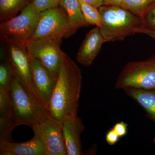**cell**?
I'll return each mask as SVG.
<instances>
[{
    "instance_id": "3",
    "label": "cell",
    "mask_w": 155,
    "mask_h": 155,
    "mask_svg": "<svg viewBox=\"0 0 155 155\" xmlns=\"http://www.w3.org/2000/svg\"><path fill=\"white\" fill-rule=\"evenodd\" d=\"M9 93L12 106V130L20 125L31 128L50 115L48 110L14 76Z\"/></svg>"
},
{
    "instance_id": "12",
    "label": "cell",
    "mask_w": 155,
    "mask_h": 155,
    "mask_svg": "<svg viewBox=\"0 0 155 155\" xmlns=\"http://www.w3.org/2000/svg\"><path fill=\"white\" fill-rule=\"evenodd\" d=\"M63 132L67 155L82 154L81 135L85 129L82 119L78 116L63 122Z\"/></svg>"
},
{
    "instance_id": "11",
    "label": "cell",
    "mask_w": 155,
    "mask_h": 155,
    "mask_svg": "<svg viewBox=\"0 0 155 155\" xmlns=\"http://www.w3.org/2000/svg\"><path fill=\"white\" fill-rule=\"evenodd\" d=\"M104 40L99 27L96 26L89 31L84 40L76 56L79 64L91 66L99 53Z\"/></svg>"
},
{
    "instance_id": "5",
    "label": "cell",
    "mask_w": 155,
    "mask_h": 155,
    "mask_svg": "<svg viewBox=\"0 0 155 155\" xmlns=\"http://www.w3.org/2000/svg\"><path fill=\"white\" fill-rule=\"evenodd\" d=\"M115 88L155 89V55L127 63L116 79Z\"/></svg>"
},
{
    "instance_id": "15",
    "label": "cell",
    "mask_w": 155,
    "mask_h": 155,
    "mask_svg": "<svg viewBox=\"0 0 155 155\" xmlns=\"http://www.w3.org/2000/svg\"><path fill=\"white\" fill-rule=\"evenodd\" d=\"M124 90L128 96L141 106L147 116L155 122V89L127 88Z\"/></svg>"
},
{
    "instance_id": "6",
    "label": "cell",
    "mask_w": 155,
    "mask_h": 155,
    "mask_svg": "<svg viewBox=\"0 0 155 155\" xmlns=\"http://www.w3.org/2000/svg\"><path fill=\"white\" fill-rule=\"evenodd\" d=\"M61 40L42 38L31 41L26 46L30 55L39 61L57 78L65 53L61 50Z\"/></svg>"
},
{
    "instance_id": "9",
    "label": "cell",
    "mask_w": 155,
    "mask_h": 155,
    "mask_svg": "<svg viewBox=\"0 0 155 155\" xmlns=\"http://www.w3.org/2000/svg\"><path fill=\"white\" fill-rule=\"evenodd\" d=\"M2 43L13 75L37 99L32 86L31 57L26 47Z\"/></svg>"
},
{
    "instance_id": "8",
    "label": "cell",
    "mask_w": 155,
    "mask_h": 155,
    "mask_svg": "<svg viewBox=\"0 0 155 155\" xmlns=\"http://www.w3.org/2000/svg\"><path fill=\"white\" fill-rule=\"evenodd\" d=\"M31 128L42 143L46 155H67L62 121L49 115Z\"/></svg>"
},
{
    "instance_id": "23",
    "label": "cell",
    "mask_w": 155,
    "mask_h": 155,
    "mask_svg": "<svg viewBox=\"0 0 155 155\" xmlns=\"http://www.w3.org/2000/svg\"><path fill=\"white\" fill-rule=\"evenodd\" d=\"M128 125L127 123L121 121L116 123L114 125L113 128L115 132L119 135L120 137H123L126 135L127 132Z\"/></svg>"
},
{
    "instance_id": "10",
    "label": "cell",
    "mask_w": 155,
    "mask_h": 155,
    "mask_svg": "<svg viewBox=\"0 0 155 155\" xmlns=\"http://www.w3.org/2000/svg\"><path fill=\"white\" fill-rule=\"evenodd\" d=\"M31 57L34 91L38 101L48 110L58 78L37 59Z\"/></svg>"
},
{
    "instance_id": "7",
    "label": "cell",
    "mask_w": 155,
    "mask_h": 155,
    "mask_svg": "<svg viewBox=\"0 0 155 155\" xmlns=\"http://www.w3.org/2000/svg\"><path fill=\"white\" fill-rule=\"evenodd\" d=\"M75 32L65 11L58 7L40 13L31 41L46 37L62 39L71 36Z\"/></svg>"
},
{
    "instance_id": "20",
    "label": "cell",
    "mask_w": 155,
    "mask_h": 155,
    "mask_svg": "<svg viewBox=\"0 0 155 155\" xmlns=\"http://www.w3.org/2000/svg\"><path fill=\"white\" fill-rule=\"evenodd\" d=\"M1 58L0 86L9 92L14 75L6 56L4 54H1Z\"/></svg>"
},
{
    "instance_id": "16",
    "label": "cell",
    "mask_w": 155,
    "mask_h": 155,
    "mask_svg": "<svg viewBox=\"0 0 155 155\" xmlns=\"http://www.w3.org/2000/svg\"><path fill=\"white\" fill-rule=\"evenodd\" d=\"M60 5L64 8L70 25L75 31L81 27L89 25L85 20L79 0H60Z\"/></svg>"
},
{
    "instance_id": "21",
    "label": "cell",
    "mask_w": 155,
    "mask_h": 155,
    "mask_svg": "<svg viewBox=\"0 0 155 155\" xmlns=\"http://www.w3.org/2000/svg\"><path fill=\"white\" fill-rule=\"evenodd\" d=\"M60 0H31L30 2L31 6L38 12H41L49 9L58 7L60 5Z\"/></svg>"
},
{
    "instance_id": "26",
    "label": "cell",
    "mask_w": 155,
    "mask_h": 155,
    "mask_svg": "<svg viewBox=\"0 0 155 155\" xmlns=\"http://www.w3.org/2000/svg\"><path fill=\"white\" fill-rule=\"evenodd\" d=\"M140 33H143L149 36L155 40V31L147 29L146 28H143L140 31Z\"/></svg>"
},
{
    "instance_id": "13",
    "label": "cell",
    "mask_w": 155,
    "mask_h": 155,
    "mask_svg": "<svg viewBox=\"0 0 155 155\" xmlns=\"http://www.w3.org/2000/svg\"><path fill=\"white\" fill-rule=\"evenodd\" d=\"M0 155H46V151L41 140L34 134L31 139L25 142L0 141Z\"/></svg>"
},
{
    "instance_id": "27",
    "label": "cell",
    "mask_w": 155,
    "mask_h": 155,
    "mask_svg": "<svg viewBox=\"0 0 155 155\" xmlns=\"http://www.w3.org/2000/svg\"><path fill=\"white\" fill-rule=\"evenodd\" d=\"M108 5L120 6L123 0H106Z\"/></svg>"
},
{
    "instance_id": "2",
    "label": "cell",
    "mask_w": 155,
    "mask_h": 155,
    "mask_svg": "<svg viewBox=\"0 0 155 155\" xmlns=\"http://www.w3.org/2000/svg\"><path fill=\"white\" fill-rule=\"evenodd\" d=\"M98 10L102 17L100 28L105 43L123 40L144 28L141 17L120 6L106 5Z\"/></svg>"
},
{
    "instance_id": "4",
    "label": "cell",
    "mask_w": 155,
    "mask_h": 155,
    "mask_svg": "<svg viewBox=\"0 0 155 155\" xmlns=\"http://www.w3.org/2000/svg\"><path fill=\"white\" fill-rule=\"evenodd\" d=\"M40 14L28 3L19 15L1 22V41L7 44L26 46L33 37Z\"/></svg>"
},
{
    "instance_id": "19",
    "label": "cell",
    "mask_w": 155,
    "mask_h": 155,
    "mask_svg": "<svg viewBox=\"0 0 155 155\" xmlns=\"http://www.w3.org/2000/svg\"><path fill=\"white\" fill-rule=\"evenodd\" d=\"M79 1L85 20L89 25H96L100 27L102 23V17L99 10L83 0Z\"/></svg>"
},
{
    "instance_id": "18",
    "label": "cell",
    "mask_w": 155,
    "mask_h": 155,
    "mask_svg": "<svg viewBox=\"0 0 155 155\" xmlns=\"http://www.w3.org/2000/svg\"><path fill=\"white\" fill-rule=\"evenodd\" d=\"M155 0H123L120 7L141 17Z\"/></svg>"
},
{
    "instance_id": "14",
    "label": "cell",
    "mask_w": 155,
    "mask_h": 155,
    "mask_svg": "<svg viewBox=\"0 0 155 155\" xmlns=\"http://www.w3.org/2000/svg\"><path fill=\"white\" fill-rule=\"evenodd\" d=\"M12 106L9 92L0 86V141H11Z\"/></svg>"
},
{
    "instance_id": "22",
    "label": "cell",
    "mask_w": 155,
    "mask_h": 155,
    "mask_svg": "<svg viewBox=\"0 0 155 155\" xmlns=\"http://www.w3.org/2000/svg\"><path fill=\"white\" fill-rule=\"evenodd\" d=\"M144 28L155 31V2L141 17Z\"/></svg>"
},
{
    "instance_id": "24",
    "label": "cell",
    "mask_w": 155,
    "mask_h": 155,
    "mask_svg": "<svg viewBox=\"0 0 155 155\" xmlns=\"http://www.w3.org/2000/svg\"><path fill=\"white\" fill-rule=\"evenodd\" d=\"M120 137L113 128L109 130L106 134V140L107 143L110 146L116 144L119 141Z\"/></svg>"
},
{
    "instance_id": "17",
    "label": "cell",
    "mask_w": 155,
    "mask_h": 155,
    "mask_svg": "<svg viewBox=\"0 0 155 155\" xmlns=\"http://www.w3.org/2000/svg\"><path fill=\"white\" fill-rule=\"evenodd\" d=\"M31 0H0V21L5 22L17 16Z\"/></svg>"
},
{
    "instance_id": "28",
    "label": "cell",
    "mask_w": 155,
    "mask_h": 155,
    "mask_svg": "<svg viewBox=\"0 0 155 155\" xmlns=\"http://www.w3.org/2000/svg\"><path fill=\"white\" fill-rule=\"evenodd\" d=\"M154 142H155V139H154Z\"/></svg>"
},
{
    "instance_id": "25",
    "label": "cell",
    "mask_w": 155,
    "mask_h": 155,
    "mask_svg": "<svg viewBox=\"0 0 155 155\" xmlns=\"http://www.w3.org/2000/svg\"><path fill=\"white\" fill-rule=\"evenodd\" d=\"M85 2L91 5L99 8L100 7L104 5H108L106 0H83Z\"/></svg>"
},
{
    "instance_id": "1",
    "label": "cell",
    "mask_w": 155,
    "mask_h": 155,
    "mask_svg": "<svg viewBox=\"0 0 155 155\" xmlns=\"http://www.w3.org/2000/svg\"><path fill=\"white\" fill-rule=\"evenodd\" d=\"M82 77L80 68L66 53L48 110L64 122L78 116Z\"/></svg>"
}]
</instances>
